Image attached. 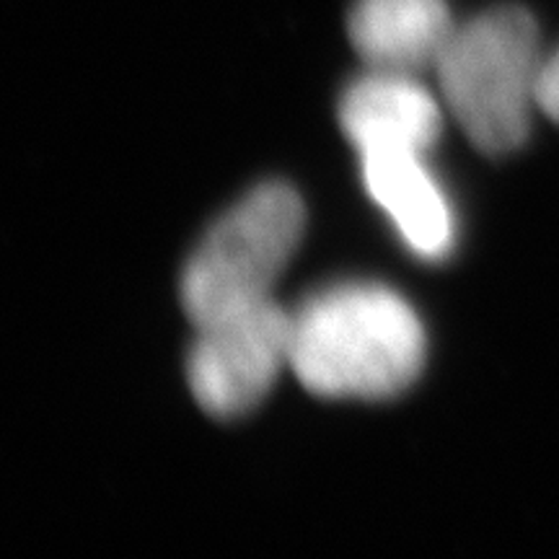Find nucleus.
Returning <instances> with one entry per match:
<instances>
[{"label": "nucleus", "mask_w": 559, "mask_h": 559, "mask_svg": "<svg viewBox=\"0 0 559 559\" xmlns=\"http://www.w3.org/2000/svg\"><path fill=\"white\" fill-rule=\"evenodd\" d=\"M304 228V200L285 181L260 185L223 213L181 277V304L192 324L205 326L270 300Z\"/></svg>", "instance_id": "3"}, {"label": "nucleus", "mask_w": 559, "mask_h": 559, "mask_svg": "<svg viewBox=\"0 0 559 559\" xmlns=\"http://www.w3.org/2000/svg\"><path fill=\"white\" fill-rule=\"evenodd\" d=\"M539 29L521 5H500L456 24L436 73L445 107L479 151L526 143L539 107Z\"/></svg>", "instance_id": "2"}, {"label": "nucleus", "mask_w": 559, "mask_h": 559, "mask_svg": "<svg viewBox=\"0 0 559 559\" xmlns=\"http://www.w3.org/2000/svg\"><path fill=\"white\" fill-rule=\"evenodd\" d=\"M198 330L187 379L207 415H249L290 366V311L280 309L272 298Z\"/></svg>", "instance_id": "4"}, {"label": "nucleus", "mask_w": 559, "mask_h": 559, "mask_svg": "<svg viewBox=\"0 0 559 559\" xmlns=\"http://www.w3.org/2000/svg\"><path fill=\"white\" fill-rule=\"evenodd\" d=\"M456 21L445 0H355L349 41L373 70L419 73L436 68Z\"/></svg>", "instance_id": "7"}, {"label": "nucleus", "mask_w": 559, "mask_h": 559, "mask_svg": "<svg viewBox=\"0 0 559 559\" xmlns=\"http://www.w3.org/2000/svg\"><path fill=\"white\" fill-rule=\"evenodd\" d=\"M290 370L326 400H391L423 373L417 311L379 283H334L290 313Z\"/></svg>", "instance_id": "1"}, {"label": "nucleus", "mask_w": 559, "mask_h": 559, "mask_svg": "<svg viewBox=\"0 0 559 559\" xmlns=\"http://www.w3.org/2000/svg\"><path fill=\"white\" fill-rule=\"evenodd\" d=\"M423 156L425 153L412 151L362 153V181L404 243L423 260L438 262L451 254L456 218L449 194L425 166Z\"/></svg>", "instance_id": "6"}, {"label": "nucleus", "mask_w": 559, "mask_h": 559, "mask_svg": "<svg viewBox=\"0 0 559 559\" xmlns=\"http://www.w3.org/2000/svg\"><path fill=\"white\" fill-rule=\"evenodd\" d=\"M340 124L355 148L428 153L443 130L436 96L412 73L373 70L353 81L340 99Z\"/></svg>", "instance_id": "5"}, {"label": "nucleus", "mask_w": 559, "mask_h": 559, "mask_svg": "<svg viewBox=\"0 0 559 559\" xmlns=\"http://www.w3.org/2000/svg\"><path fill=\"white\" fill-rule=\"evenodd\" d=\"M539 109L559 122V50L544 60L539 73Z\"/></svg>", "instance_id": "8"}]
</instances>
